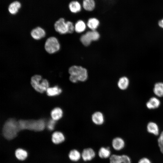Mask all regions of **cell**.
Here are the masks:
<instances>
[{"mask_svg": "<svg viewBox=\"0 0 163 163\" xmlns=\"http://www.w3.org/2000/svg\"><path fill=\"white\" fill-rule=\"evenodd\" d=\"M44 47L46 52L50 54H52L59 50L60 45L58 39L55 37L52 36L46 40Z\"/></svg>", "mask_w": 163, "mask_h": 163, "instance_id": "cell-5", "label": "cell"}, {"mask_svg": "<svg viewBox=\"0 0 163 163\" xmlns=\"http://www.w3.org/2000/svg\"><path fill=\"white\" fill-rule=\"evenodd\" d=\"M138 163H152L150 160L148 158H144L140 159Z\"/></svg>", "mask_w": 163, "mask_h": 163, "instance_id": "cell-31", "label": "cell"}, {"mask_svg": "<svg viewBox=\"0 0 163 163\" xmlns=\"http://www.w3.org/2000/svg\"><path fill=\"white\" fill-rule=\"evenodd\" d=\"M155 94L159 97L163 96V83L158 82L155 84L153 90Z\"/></svg>", "mask_w": 163, "mask_h": 163, "instance_id": "cell-26", "label": "cell"}, {"mask_svg": "<svg viewBox=\"0 0 163 163\" xmlns=\"http://www.w3.org/2000/svg\"><path fill=\"white\" fill-rule=\"evenodd\" d=\"M31 84L36 91L40 93L46 91L49 85L48 81L45 79H43L42 76L39 75H35L32 77Z\"/></svg>", "mask_w": 163, "mask_h": 163, "instance_id": "cell-4", "label": "cell"}, {"mask_svg": "<svg viewBox=\"0 0 163 163\" xmlns=\"http://www.w3.org/2000/svg\"><path fill=\"white\" fill-rule=\"evenodd\" d=\"M92 120L93 122L95 124L100 125L102 124L104 122V117L101 113L100 112H97L92 115Z\"/></svg>", "mask_w": 163, "mask_h": 163, "instance_id": "cell-19", "label": "cell"}, {"mask_svg": "<svg viewBox=\"0 0 163 163\" xmlns=\"http://www.w3.org/2000/svg\"><path fill=\"white\" fill-rule=\"evenodd\" d=\"M158 143L160 150L161 153L163 154V140L158 138Z\"/></svg>", "mask_w": 163, "mask_h": 163, "instance_id": "cell-30", "label": "cell"}, {"mask_svg": "<svg viewBox=\"0 0 163 163\" xmlns=\"http://www.w3.org/2000/svg\"><path fill=\"white\" fill-rule=\"evenodd\" d=\"M55 123V120L53 119L50 120L48 124L47 127L48 129L50 130H53L54 127Z\"/></svg>", "mask_w": 163, "mask_h": 163, "instance_id": "cell-29", "label": "cell"}, {"mask_svg": "<svg viewBox=\"0 0 163 163\" xmlns=\"http://www.w3.org/2000/svg\"><path fill=\"white\" fill-rule=\"evenodd\" d=\"M68 27V33H72L75 30V26L73 23L71 21H66Z\"/></svg>", "mask_w": 163, "mask_h": 163, "instance_id": "cell-28", "label": "cell"}, {"mask_svg": "<svg viewBox=\"0 0 163 163\" xmlns=\"http://www.w3.org/2000/svg\"><path fill=\"white\" fill-rule=\"evenodd\" d=\"M160 101L155 97L151 98L146 103V106L149 109H154L159 107L160 105Z\"/></svg>", "mask_w": 163, "mask_h": 163, "instance_id": "cell-22", "label": "cell"}, {"mask_svg": "<svg viewBox=\"0 0 163 163\" xmlns=\"http://www.w3.org/2000/svg\"><path fill=\"white\" fill-rule=\"evenodd\" d=\"M68 157L71 161L77 162L82 158L81 153L78 150L73 149L69 151Z\"/></svg>", "mask_w": 163, "mask_h": 163, "instance_id": "cell-16", "label": "cell"}, {"mask_svg": "<svg viewBox=\"0 0 163 163\" xmlns=\"http://www.w3.org/2000/svg\"><path fill=\"white\" fill-rule=\"evenodd\" d=\"M82 158L84 161H90L92 160L96 156V152L92 148L88 147L85 148L81 153Z\"/></svg>", "mask_w": 163, "mask_h": 163, "instance_id": "cell-9", "label": "cell"}, {"mask_svg": "<svg viewBox=\"0 0 163 163\" xmlns=\"http://www.w3.org/2000/svg\"><path fill=\"white\" fill-rule=\"evenodd\" d=\"M30 34L34 39L38 40L46 36V32L43 28L38 26L31 30Z\"/></svg>", "mask_w": 163, "mask_h": 163, "instance_id": "cell-11", "label": "cell"}, {"mask_svg": "<svg viewBox=\"0 0 163 163\" xmlns=\"http://www.w3.org/2000/svg\"><path fill=\"white\" fill-rule=\"evenodd\" d=\"M69 72L70 74L69 79L73 83L78 81L84 82L88 78V73L86 69L79 66H73L69 68Z\"/></svg>", "mask_w": 163, "mask_h": 163, "instance_id": "cell-1", "label": "cell"}, {"mask_svg": "<svg viewBox=\"0 0 163 163\" xmlns=\"http://www.w3.org/2000/svg\"><path fill=\"white\" fill-rule=\"evenodd\" d=\"M158 24L160 27L163 28V19L159 21Z\"/></svg>", "mask_w": 163, "mask_h": 163, "instance_id": "cell-32", "label": "cell"}, {"mask_svg": "<svg viewBox=\"0 0 163 163\" xmlns=\"http://www.w3.org/2000/svg\"><path fill=\"white\" fill-rule=\"evenodd\" d=\"M159 138L163 140V131L161 133L160 137Z\"/></svg>", "mask_w": 163, "mask_h": 163, "instance_id": "cell-33", "label": "cell"}, {"mask_svg": "<svg viewBox=\"0 0 163 163\" xmlns=\"http://www.w3.org/2000/svg\"><path fill=\"white\" fill-rule=\"evenodd\" d=\"M55 30L60 34L68 33V27L65 19L61 18L56 21L54 25Z\"/></svg>", "mask_w": 163, "mask_h": 163, "instance_id": "cell-7", "label": "cell"}, {"mask_svg": "<svg viewBox=\"0 0 163 163\" xmlns=\"http://www.w3.org/2000/svg\"><path fill=\"white\" fill-rule=\"evenodd\" d=\"M147 130L149 133L155 136H157L159 134L158 127L156 123L153 122H150L148 124Z\"/></svg>", "mask_w": 163, "mask_h": 163, "instance_id": "cell-21", "label": "cell"}, {"mask_svg": "<svg viewBox=\"0 0 163 163\" xmlns=\"http://www.w3.org/2000/svg\"><path fill=\"white\" fill-rule=\"evenodd\" d=\"M14 154L16 158L21 161H24L28 156V153L27 151L21 148L16 149L15 150Z\"/></svg>", "mask_w": 163, "mask_h": 163, "instance_id": "cell-15", "label": "cell"}, {"mask_svg": "<svg viewBox=\"0 0 163 163\" xmlns=\"http://www.w3.org/2000/svg\"><path fill=\"white\" fill-rule=\"evenodd\" d=\"M98 155L99 157L102 159L109 158L111 155L109 147H101L99 149Z\"/></svg>", "mask_w": 163, "mask_h": 163, "instance_id": "cell-17", "label": "cell"}, {"mask_svg": "<svg viewBox=\"0 0 163 163\" xmlns=\"http://www.w3.org/2000/svg\"><path fill=\"white\" fill-rule=\"evenodd\" d=\"M65 139L64 135L60 132L56 131L52 135L51 141L55 145H59L63 143Z\"/></svg>", "mask_w": 163, "mask_h": 163, "instance_id": "cell-14", "label": "cell"}, {"mask_svg": "<svg viewBox=\"0 0 163 163\" xmlns=\"http://www.w3.org/2000/svg\"><path fill=\"white\" fill-rule=\"evenodd\" d=\"M47 94L49 96H54L59 94L62 92L61 89L57 86L48 88L46 90Z\"/></svg>", "mask_w": 163, "mask_h": 163, "instance_id": "cell-27", "label": "cell"}, {"mask_svg": "<svg viewBox=\"0 0 163 163\" xmlns=\"http://www.w3.org/2000/svg\"><path fill=\"white\" fill-rule=\"evenodd\" d=\"M81 3L83 9L87 12L93 11L96 6L95 0H82Z\"/></svg>", "mask_w": 163, "mask_h": 163, "instance_id": "cell-12", "label": "cell"}, {"mask_svg": "<svg viewBox=\"0 0 163 163\" xmlns=\"http://www.w3.org/2000/svg\"><path fill=\"white\" fill-rule=\"evenodd\" d=\"M69 10L70 12L73 14H77L83 9L81 2L77 0L71 1L68 5Z\"/></svg>", "mask_w": 163, "mask_h": 163, "instance_id": "cell-10", "label": "cell"}, {"mask_svg": "<svg viewBox=\"0 0 163 163\" xmlns=\"http://www.w3.org/2000/svg\"><path fill=\"white\" fill-rule=\"evenodd\" d=\"M63 112L62 109L59 107L54 109L51 113V116L53 120H59L62 117Z\"/></svg>", "mask_w": 163, "mask_h": 163, "instance_id": "cell-24", "label": "cell"}, {"mask_svg": "<svg viewBox=\"0 0 163 163\" xmlns=\"http://www.w3.org/2000/svg\"><path fill=\"white\" fill-rule=\"evenodd\" d=\"M111 145L114 150L119 151L124 148L125 146V142L123 139L122 138L117 137L112 140Z\"/></svg>", "mask_w": 163, "mask_h": 163, "instance_id": "cell-13", "label": "cell"}, {"mask_svg": "<svg viewBox=\"0 0 163 163\" xmlns=\"http://www.w3.org/2000/svg\"><path fill=\"white\" fill-rule=\"evenodd\" d=\"M21 129L18 121L13 119L8 120L5 123L3 129L4 136L8 139L14 137Z\"/></svg>", "mask_w": 163, "mask_h": 163, "instance_id": "cell-2", "label": "cell"}, {"mask_svg": "<svg viewBox=\"0 0 163 163\" xmlns=\"http://www.w3.org/2000/svg\"><path fill=\"white\" fill-rule=\"evenodd\" d=\"M99 20L94 17L89 18L87 23V25L88 28L93 30H95L99 26Z\"/></svg>", "mask_w": 163, "mask_h": 163, "instance_id": "cell-18", "label": "cell"}, {"mask_svg": "<svg viewBox=\"0 0 163 163\" xmlns=\"http://www.w3.org/2000/svg\"><path fill=\"white\" fill-rule=\"evenodd\" d=\"M100 37L98 32L95 30L88 31L82 35L80 37V41L85 46L89 45L91 41L97 40Z\"/></svg>", "mask_w": 163, "mask_h": 163, "instance_id": "cell-6", "label": "cell"}, {"mask_svg": "<svg viewBox=\"0 0 163 163\" xmlns=\"http://www.w3.org/2000/svg\"><path fill=\"white\" fill-rule=\"evenodd\" d=\"M74 26L75 30L78 33L83 32L86 28V24L85 22L83 20L81 19L78 20Z\"/></svg>", "mask_w": 163, "mask_h": 163, "instance_id": "cell-23", "label": "cell"}, {"mask_svg": "<svg viewBox=\"0 0 163 163\" xmlns=\"http://www.w3.org/2000/svg\"><path fill=\"white\" fill-rule=\"evenodd\" d=\"M129 80L126 77H123L119 80L118 83V87L122 90L126 89L129 85Z\"/></svg>", "mask_w": 163, "mask_h": 163, "instance_id": "cell-25", "label": "cell"}, {"mask_svg": "<svg viewBox=\"0 0 163 163\" xmlns=\"http://www.w3.org/2000/svg\"><path fill=\"white\" fill-rule=\"evenodd\" d=\"M109 160V163H131L130 158L125 155L112 154Z\"/></svg>", "mask_w": 163, "mask_h": 163, "instance_id": "cell-8", "label": "cell"}, {"mask_svg": "<svg viewBox=\"0 0 163 163\" xmlns=\"http://www.w3.org/2000/svg\"><path fill=\"white\" fill-rule=\"evenodd\" d=\"M21 7V4L18 1H16L11 3L9 5L8 10L12 14H16Z\"/></svg>", "mask_w": 163, "mask_h": 163, "instance_id": "cell-20", "label": "cell"}, {"mask_svg": "<svg viewBox=\"0 0 163 163\" xmlns=\"http://www.w3.org/2000/svg\"><path fill=\"white\" fill-rule=\"evenodd\" d=\"M21 129H28L36 131L43 130L45 127V123L43 120H20L18 121Z\"/></svg>", "mask_w": 163, "mask_h": 163, "instance_id": "cell-3", "label": "cell"}]
</instances>
